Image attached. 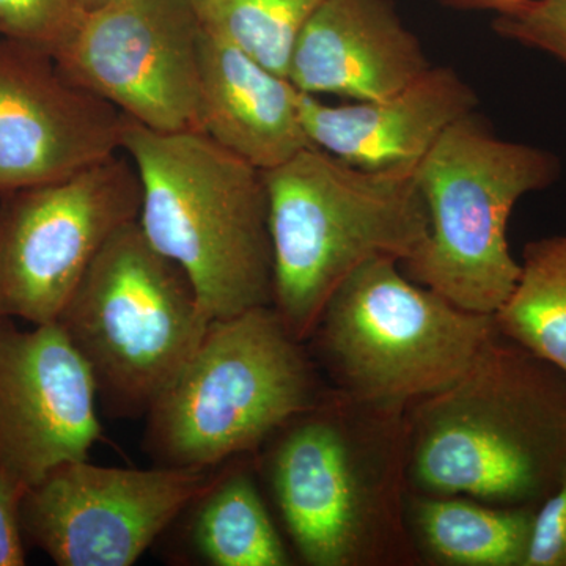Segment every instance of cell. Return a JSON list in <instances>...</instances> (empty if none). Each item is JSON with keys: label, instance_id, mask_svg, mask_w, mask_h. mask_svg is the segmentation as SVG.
Segmentation results:
<instances>
[{"label": "cell", "instance_id": "6da1fadb", "mask_svg": "<svg viewBox=\"0 0 566 566\" xmlns=\"http://www.w3.org/2000/svg\"><path fill=\"white\" fill-rule=\"evenodd\" d=\"M262 447V472L308 566L419 564L406 524V412L327 389Z\"/></svg>", "mask_w": 566, "mask_h": 566}, {"label": "cell", "instance_id": "7a4b0ae2", "mask_svg": "<svg viewBox=\"0 0 566 566\" xmlns=\"http://www.w3.org/2000/svg\"><path fill=\"white\" fill-rule=\"evenodd\" d=\"M409 491L538 505L566 471V376L501 333L406 411Z\"/></svg>", "mask_w": 566, "mask_h": 566}, {"label": "cell", "instance_id": "3957f363", "mask_svg": "<svg viewBox=\"0 0 566 566\" xmlns=\"http://www.w3.org/2000/svg\"><path fill=\"white\" fill-rule=\"evenodd\" d=\"M122 151L140 181L142 233L185 271L211 322L273 304L262 170L196 129L153 132L128 117Z\"/></svg>", "mask_w": 566, "mask_h": 566}, {"label": "cell", "instance_id": "277c9868", "mask_svg": "<svg viewBox=\"0 0 566 566\" xmlns=\"http://www.w3.org/2000/svg\"><path fill=\"white\" fill-rule=\"evenodd\" d=\"M417 166L365 169L307 147L264 170L273 308L307 342L335 290L375 259L403 263L428 234Z\"/></svg>", "mask_w": 566, "mask_h": 566}, {"label": "cell", "instance_id": "5b68a950", "mask_svg": "<svg viewBox=\"0 0 566 566\" xmlns=\"http://www.w3.org/2000/svg\"><path fill=\"white\" fill-rule=\"evenodd\" d=\"M327 389L273 305L214 319L148 411L145 447L156 465L216 469L256 452Z\"/></svg>", "mask_w": 566, "mask_h": 566}, {"label": "cell", "instance_id": "8992f818", "mask_svg": "<svg viewBox=\"0 0 566 566\" xmlns=\"http://www.w3.org/2000/svg\"><path fill=\"white\" fill-rule=\"evenodd\" d=\"M560 177L553 151L499 137L475 112L453 123L417 166L430 227L401 263L450 303L495 315L520 279L509 222L521 199Z\"/></svg>", "mask_w": 566, "mask_h": 566}, {"label": "cell", "instance_id": "52a82bcc", "mask_svg": "<svg viewBox=\"0 0 566 566\" xmlns=\"http://www.w3.org/2000/svg\"><path fill=\"white\" fill-rule=\"evenodd\" d=\"M495 333L493 315L411 281L398 260L375 259L335 290L307 342L331 389L406 412L458 381Z\"/></svg>", "mask_w": 566, "mask_h": 566}, {"label": "cell", "instance_id": "ba28073f", "mask_svg": "<svg viewBox=\"0 0 566 566\" xmlns=\"http://www.w3.org/2000/svg\"><path fill=\"white\" fill-rule=\"evenodd\" d=\"M114 417L147 416L207 335L185 271L156 251L137 221L112 234L57 322Z\"/></svg>", "mask_w": 566, "mask_h": 566}, {"label": "cell", "instance_id": "9c48e42d", "mask_svg": "<svg viewBox=\"0 0 566 566\" xmlns=\"http://www.w3.org/2000/svg\"><path fill=\"white\" fill-rule=\"evenodd\" d=\"M140 199L123 151L65 180L0 193V318L57 322L103 245L137 221Z\"/></svg>", "mask_w": 566, "mask_h": 566}, {"label": "cell", "instance_id": "30bf717a", "mask_svg": "<svg viewBox=\"0 0 566 566\" xmlns=\"http://www.w3.org/2000/svg\"><path fill=\"white\" fill-rule=\"evenodd\" d=\"M203 35L193 0H114L82 14L52 57L153 132H197Z\"/></svg>", "mask_w": 566, "mask_h": 566}, {"label": "cell", "instance_id": "8fae6325", "mask_svg": "<svg viewBox=\"0 0 566 566\" xmlns=\"http://www.w3.org/2000/svg\"><path fill=\"white\" fill-rule=\"evenodd\" d=\"M212 474L214 469L70 461L22 494V535L59 566H132L177 523Z\"/></svg>", "mask_w": 566, "mask_h": 566}, {"label": "cell", "instance_id": "7c38bea8", "mask_svg": "<svg viewBox=\"0 0 566 566\" xmlns=\"http://www.w3.org/2000/svg\"><path fill=\"white\" fill-rule=\"evenodd\" d=\"M95 382L57 323L0 318V471L22 491L102 438Z\"/></svg>", "mask_w": 566, "mask_h": 566}, {"label": "cell", "instance_id": "4fadbf2b", "mask_svg": "<svg viewBox=\"0 0 566 566\" xmlns=\"http://www.w3.org/2000/svg\"><path fill=\"white\" fill-rule=\"evenodd\" d=\"M125 115L51 52L0 35V193L65 180L122 153Z\"/></svg>", "mask_w": 566, "mask_h": 566}, {"label": "cell", "instance_id": "5bb4252c", "mask_svg": "<svg viewBox=\"0 0 566 566\" xmlns=\"http://www.w3.org/2000/svg\"><path fill=\"white\" fill-rule=\"evenodd\" d=\"M390 0H324L294 44L286 77L307 95L378 99L431 69Z\"/></svg>", "mask_w": 566, "mask_h": 566}, {"label": "cell", "instance_id": "9a60e30c", "mask_svg": "<svg viewBox=\"0 0 566 566\" xmlns=\"http://www.w3.org/2000/svg\"><path fill=\"white\" fill-rule=\"evenodd\" d=\"M479 107L474 88L450 66L378 99L331 106L301 93V117L314 147L365 169L416 166L453 123Z\"/></svg>", "mask_w": 566, "mask_h": 566}, {"label": "cell", "instance_id": "2e32d148", "mask_svg": "<svg viewBox=\"0 0 566 566\" xmlns=\"http://www.w3.org/2000/svg\"><path fill=\"white\" fill-rule=\"evenodd\" d=\"M301 93L289 77L205 31L197 132L226 150L264 172L312 147Z\"/></svg>", "mask_w": 566, "mask_h": 566}, {"label": "cell", "instance_id": "e0dca14e", "mask_svg": "<svg viewBox=\"0 0 566 566\" xmlns=\"http://www.w3.org/2000/svg\"><path fill=\"white\" fill-rule=\"evenodd\" d=\"M534 517L535 509L468 495H406L409 538L428 565L526 566Z\"/></svg>", "mask_w": 566, "mask_h": 566}, {"label": "cell", "instance_id": "ac0fdd59", "mask_svg": "<svg viewBox=\"0 0 566 566\" xmlns=\"http://www.w3.org/2000/svg\"><path fill=\"white\" fill-rule=\"evenodd\" d=\"M244 455L223 463L186 506L185 538L197 560L211 566H290L293 556L264 502Z\"/></svg>", "mask_w": 566, "mask_h": 566}, {"label": "cell", "instance_id": "d6986e66", "mask_svg": "<svg viewBox=\"0 0 566 566\" xmlns=\"http://www.w3.org/2000/svg\"><path fill=\"white\" fill-rule=\"evenodd\" d=\"M515 289L494 315L499 333L566 376V233L531 241Z\"/></svg>", "mask_w": 566, "mask_h": 566}, {"label": "cell", "instance_id": "ffe728a7", "mask_svg": "<svg viewBox=\"0 0 566 566\" xmlns=\"http://www.w3.org/2000/svg\"><path fill=\"white\" fill-rule=\"evenodd\" d=\"M324 0H193L203 29L286 76L294 44Z\"/></svg>", "mask_w": 566, "mask_h": 566}, {"label": "cell", "instance_id": "44dd1931", "mask_svg": "<svg viewBox=\"0 0 566 566\" xmlns=\"http://www.w3.org/2000/svg\"><path fill=\"white\" fill-rule=\"evenodd\" d=\"M84 11L74 0H0V35L54 52Z\"/></svg>", "mask_w": 566, "mask_h": 566}, {"label": "cell", "instance_id": "7402d4cb", "mask_svg": "<svg viewBox=\"0 0 566 566\" xmlns=\"http://www.w3.org/2000/svg\"><path fill=\"white\" fill-rule=\"evenodd\" d=\"M493 29L502 39L545 52L566 66V0H526L495 14Z\"/></svg>", "mask_w": 566, "mask_h": 566}, {"label": "cell", "instance_id": "603a6c76", "mask_svg": "<svg viewBox=\"0 0 566 566\" xmlns=\"http://www.w3.org/2000/svg\"><path fill=\"white\" fill-rule=\"evenodd\" d=\"M526 566H566V471L535 510Z\"/></svg>", "mask_w": 566, "mask_h": 566}, {"label": "cell", "instance_id": "cb8c5ba5", "mask_svg": "<svg viewBox=\"0 0 566 566\" xmlns=\"http://www.w3.org/2000/svg\"><path fill=\"white\" fill-rule=\"evenodd\" d=\"M24 491L0 471V566L25 565L20 504Z\"/></svg>", "mask_w": 566, "mask_h": 566}, {"label": "cell", "instance_id": "d4e9b609", "mask_svg": "<svg viewBox=\"0 0 566 566\" xmlns=\"http://www.w3.org/2000/svg\"><path fill=\"white\" fill-rule=\"evenodd\" d=\"M450 6L465 10H488L494 11L495 14L521 6L526 0H446Z\"/></svg>", "mask_w": 566, "mask_h": 566}, {"label": "cell", "instance_id": "484cf974", "mask_svg": "<svg viewBox=\"0 0 566 566\" xmlns=\"http://www.w3.org/2000/svg\"><path fill=\"white\" fill-rule=\"evenodd\" d=\"M74 2L77 3V7H80L84 13H87V11L102 9V7L114 2V0H74Z\"/></svg>", "mask_w": 566, "mask_h": 566}]
</instances>
